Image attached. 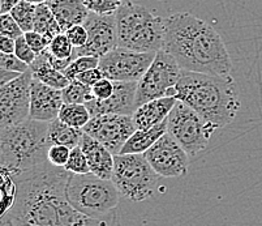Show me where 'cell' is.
Instances as JSON below:
<instances>
[{"label": "cell", "instance_id": "d4e9b609", "mask_svg": "<svg viewBox=\"0 0 262 226\" xmlns=\"http://www.w3.org/2000/svg\"><path fill=\"white\" fill-rule=\"evenodd\" d=\"M58 119L66 125L75 128H82L88 125L92 116H90L89 110L86 105H73V104H64L60 109Z\"/></svg>", "mask_w": 262, "mask_h": 226}, {"label": "cell", "instance_id": "7402d4cb", "mask_svg": "<svg viewBox=\"0 0 262 226\" xmlns=\"http://www.w3.org/2000/svg\"><path fill=\"white\" fill-rule=\"evenodd\" d=\"M82 134H84L82 130L71 127L58 118L49 123V130H47V136L51 145H64L70 149L80 144Z\"/></svg>", "mask_w": 262, "mask_h": 226}, {"label": "cell", "instance_id": "8fae6325", "mask_svg": "<svg viewBox=\"0 0 262 226\" xmlns=\"http://www.w3.org/2000/svg\"><path fill=\"white\" fill-rule=\"evenodd\" d=\"M32 80V72L28 70L0 87V128L6 130L29 119Z\"/></svg>", "mask_w": 262, "mask_h": 226}, {"label": "cell", "instance_id": "b9f144b4", "mask_svg": "<svg viewBox=\"0 0 262 226\" xmlns=\"http://www.w3.org/2000/svg\"><path fill=\"white\" fill-rule=\"evenodd\" d=\"M21 73L17 72H11V71H7L4 68L0 67V87H3V85L8 84L9 81L12 80H15L16 77H18Z\"/></svg>", "mask_w": 262, "mask_h": 226}, {"label": "cell", "instance_id": "603a6c76", "mask_svg": "<svg viewBox=\"0 0 262 226\" xmlns=\"http://www.w3.org/2000/svg\"><path fill=\"white\" fill-rule=\"evenodd\" d=\"M33 30L39 33V34L45 35L49 41H51L52 38L63 33L60 25L58 24L56 18L54 17L52 12L50 11L46 3L37 6Z\"/></svg>", "mask_w": 262, "mask_h": 226}, {"label": "cell", "instance_id": "ab89813d", "mask_svg": "<svg viewBox=\"0 0 262 226\" xmlns=\"http://www.w3.org/2000/svg\"><path fill=\"white\" fill-rule=\"evenodd\" d=\"M47 56H49V61H50V64H51V67L54 68V70L59 71V72H64L67 68L70 67V64L72 63L76 58H77V56H76V54H75V56H72V58H70V59L55 58V56H52L51 54H50L49 50H47Z\"/></svg>", "mask_w": 262, "mask_h": 226}, {"label": "cell", "instance_id": "7a4b0ae2", "mask_svg": "<svg viewBox=\"0 0 262 226\" xmlns=\"http://www.w3.org/2000/svg\"><path fill=\"white\" fill-rule=\"evenodd\" d=\"M166 52L184 71L227 76L232 70L230 54L222 37L210 24L189 12L164 18Z\"/></svg>", "mask_w": 262, "mask_h": 226}, {"label": "cell", "instance_id": "30bf717a", "mask_svg": "<svg viewBox=\"0 0 262 226\" xmlns=\"http://www.w3.org/2000/svg\"><path fill=\"white\" fill-rule=\"evenodd\" d=\"M156 58V52L133 51L116 47L99 59V70L103 77L121 83H139L150 64Z\"/></svg>", "mask_w": 262, "mask_h": 226}, {"label": "cell", "instance_id": "44dd1931", "mask_svg": "<svg viewBox=\"0 0 262 226\" xmlns=\"http://www.w3.org/2000/svg\"><path fill=\"white\" fill-rule=\"evenodd\" d=\"M29 71L32 72L33 78L54 89L63 90L71 83L63 72H59L51 67L49 56H47V50L39 54L37 59L30 64Z\"/></svg>", "mask_w": 262, "mask_h": 226}, {"label": "cell", "instance_id": "6da1fadb", "mask_svg": "<svg viewBox=\"0 0 262 226\" xmlns=\"http://www.w3.org/2000/svg\"><path fill=\"white\" fill-rule=\"evenodd\" d=\"M70 175L50 162L13 175L15 204L0 226H115L116 221L93 220L71 206L66 195Z\"/></svg>", "mask_w": 262, "mask_h": 226}, {"label": "cell", "instance_id": "60d3db41", "mask_svg": "<svg viewBox=\"0 0 262 226\" xmlns=\"http://www.w3.org/2000/svg\"><path fill=\"white\" fill-rule=\"evenodd\" d=\"M15 46L16 39L6 37V35H0V51L6 52V54H15Z\"/></svg>", "mask_w": 262, "mask_h": 226}, {"label": "cell", "instance_id": "ac0fdd59", "mask_svg": "<svg viewBox=\"0 0 262 226\" xmlns=\"http://www.w3.org/2000/svg\"><path fill=\"white\" fill-rule=\"evenodd\" d=\"M176 102L178 99L175 97H163L139 106L132 115L136 130H145L161 125L168 118Z\"/></svg>", "mask_w": 262, "mask_h": 226}, {"label": "cell", "instance_id": "e0dca14e", "mask_svg": "<svg viewBox=\"0 0 262 226\" xmlns=\"http://www.w3.org/2000/svg\"><path fill=\"white\" fill-rule=\"evenodd\" d=\"M80 148L82 149L86 156L88 163H89L90 173L101 179L111 180L114 173V154L108 149L102 145L101 142L93 139L92 136L84 132L80 140Z\"/></svg>", "mask_w": 262, "mask_h": 226}, {"label": "cell", "instance_id": "f546056e", "mask_svg": "<svg viewBox=\"0 0 262 226\" xmlns=\"http://www.w3.org/2000/svg\"><path fill=\"white\" fill-rule=\"evenodd\" d=\"M64 169L71 174H89V163H88L86 156L84 154L82 149L80 148V145L71 149L70 158H68V162L64 166Z\"/></svg>", "mask_w": 262, "mask_h": 226}, {"label": "cell", "instance_id": "277c9868", "mask_svg": "<svg viewBox=\"0 0 262 226\" xmlns=\"http://www.w3.org/2000/svg\"><path fill=\"white\" fill-rule=\"evenodd\" d=\"M49 123L28 119L0 135V166L17 175L49 162Z\"/></svg>", "mask_w": 262, "mask_h": 226}, {"label": "cell", "instance_id": "e575fe53", "mask_svg": "<svg viewBox=\"0 0 262 226\" xmlns=\"http://www.w3.org/2000/svg\"><path fill=\"white\" fill-rule=\"evenodd\" d=\"M15 55L20 59L21 61H24L25 64L30 66L33 61L37 59V54L30 49V46L28 45L25 39V35H21L16 39V46H15Z\"/></svg>", "mask_w": 262, "mask_h": 226}, {"label": "cell", "instance_id": "ee69618b", "mask_svg": "<svg viewBox=\"0 0 262 226\" xmlns=\"http://www.w3.org/2000/svg\"><path fill=\"white\" fill-rule=\"evenodd\" d=\"M26 2H29V3L34 4V6H39V4H45L47 0H26Z\"/></svg>", "mask_w": 262, "mask_h": 226}, {"label": "cell", "instance_id": "484cf974", "mask_svg": "<svg viewBox=\"0 0 262 226\" xmlns=\"http://www.w3.org/2000/svg\"><path fill=\"white\" fill-rule=\"evenodd\" d=\"M61 94H63L64 104L85 105L94 98L92 93V88L82 84L78 80L71 81L68 87H66L61 90Z\"/></svg>", "mask_w": 262, "mask_h": 226}, {"label": "cell", "instance_id": "7c38bea8", "mask_svg": "<svg viewBox=\"0 0 262 226\" xmlns=\"http://www.w3.org/2000/svg\"><path fill=\"white\" fill-rule=\"evenodd\" d=\"M82 131L115 156L120 153L124 144L135 134L136 127L132 116L106 114L90 119Z\"/></svg>", "mask_w": 262, "mask_h": 226}, {"label": "cell", "instance_id": "836d02e7", "mask_svg": "<svg viewBox=\"0 0 262 226\" xmlns=\"http://www.w3.org/2000/svg\"><path fill=\"white\" fill-rule=\"evenodd\" d=\"M0 67L17 73H25L29 70V66L21 61L15 54H6L2 51H0Z\"/></svg>", "mask_w": 262, "mask_h": 226}, {"label": "cell", "instance_id": "3957f363", "mask_svg": "<svg viewBox=\"0 0 262 226\" xmlns=\"http://www.w3.org/2000/svg\"><path fill=\"white\" fill-rule=\"evenodd\" d=\"M175 98L196 111L215 130L232 122L240 106L239 89L231 75L218 76L182 70Z\"/></svg>", "mask_w": 262, "mask_h": 226}, {"label": "cell", "instance_id": "2e32d148", "mask_svg": "<svg viewBox=\"0 0 262 226\" xmlns=\"http://www.w3.org/2000/svg\"><path fill=\"white\" fill-rule=\"evenodd\" d=\"M64 105L61 90L42 84L33 78L30 85L29 119L50 123L56 119Z\"/></svg>", "mask_w": 262, "mask_h": 226}, {"label": "cell", "instance_id": "74e56055", "mask_svg": "<svg viewBox=\"0 0 262 226\" xmlns=\"http://www.w3.org/2000/svg\"><path fill=\"white\" fill-rule=\"evenodd\" d=\"M24 35H25V39L26 42H28V45L30 46V49H32L37 55H39V54H42V52L46 51V50L49 49L50 41L45 37V35L39 34V33L34 32V30L24 33Z\"/></svg>", "mask_w": 262, "mask_h": 226}, {"label": "cell", "instance_id": "d590c367", "mask_svg": "<svg viewBox=\"0 0 262 226\" xmlns=\"http://www.w3.org/2000/svg\"><path fill=\"white\" fill-rule=\"evenodd\" d=\"M114 87H115V83H114L113 80H108V78L106 77L101 78L99 81H97L92 87L93 97H94L95 99H99V101L108 99L110 97L113 96Z\"/></svg>", "mask_w": 262, "mask_h": 226}, {"label": "cell", "instance_id": "f1b7e54d", "mask_svg": "<svg viewBox=\"0 0 262 226\" xmlns=\"http://www.w3.org/2000/svg\"><path fill=\"white\" fill-rule=\"evenodd\" d=\"M47 50L52 56L59 59H70L75 56V47L72 46L66 33H61L52 38Z\"/></svg>", "mask_w": 262, "mask_h": 226}, {"label": "cell", "instance_id": "f35d334b", "mask_svg": "<svg viewBox=\"0 0 262 226\" xmlns=\"http://www.w3.org/2000/svg\"><path fill=\"white\" fill-rule=\"evenodd\" d=\"M101 78H103V75H102L101 70H99V68H95V70H89L86 71V72L80 73L75 80H78V81L82 83V84L92 88L93 85H94L97 81H99Z\"/></svg>", "mask_w": 262, "mask_h": 226}, {"label": "cell", "instance_id": "7bdbcfd3", "mask_svg": "<svg viewBox=\"0 0 262 226\" xmlns=\"http://www.w3.org/2000/svg\"><path fill=\"white\" fill-rule=\"evenodd\" d=\"M23 0H2V15L11 13V11Z\"/></svg>", "mask_w": 262, "mask_h": 226}, {"label": "cell", "instance_id": "ba28073f", "mask_svg": "<svg viewBox=\"0 0 262 226\" xmlns=\"http://www.w3.org/2000/svg\"><path fill=\"white\" fill-rule=\"evenodd\" d=\"M215 131L213 126L182 101L176 102L167 118V132L188 156H197L204 151Z\"/></svg>", "mask_w": 262, "mask_h": 226}, {"label": "cell", "instance_id": "8992f818", "mask_svg": "<svg viewBox=\"0 0 262 226\" xmlns=\"http://www.w3.org/2000/svg\"><path fill=\"white\" fill-rule=\"evenodd\" d=\"M71 206L93 220L116 221L119 191L113 180L101 179L94 174H71L66 187Z\"/></svg>", "mask_w": 262, "mask_h": 226}, {"label": "cell", "instance_id": "8d00e7d4", "mask_svg": "<svg viewBox=\"0 0 262 226\" xmlns=\"http://www.w3.org/2000/svg\"><path fill=\"white\" fill-rule=\"evenodd\" d=\"M64 33H66V35L71 41L72 46L75 47V50L82 49L86 45L88 32L84 25H75L72 28H70L68 30H66Z\"/></svg>", "mask_w": 262, "mask_h": 226}, {"label": "cell", "instance_id": "5b68a950", "mask_svg": "<svg viewBox=\"0 0 262 226\" xmlns=\"http://www.w3.org/2000/svg\"><path fill=\"white\" fill-rule=\"evenodd\" d=\"M118 46L140 52H157L164 41V20L141 4L124 0L115 13Z\"/></svg>", "mask_w": 262, "mask_h": 226}, {"label": "cell", "instance_id": "9a60e30c", "mask_svg": "<svg viewBox=\"0 0 262 226\" xmlns=\"http://www.w3.org/2000/svg\"><path fill=\"white\" fill-rule=\"evenodd\" d=\"M113 96L108 99L99 101L93 98L86 105L90 116L95 118L106 114H116V115L132 116L137 109L136 104V93H137V83H121L114 81Z\"/></svg>", "mask_w": 262, "mask_h": 226}, {"label": "cell", "instance_id": "4316f807", "mask_svg": "<svg viewBox=\"0 0 262 226\" xmlns=\"http://www.w3.org/2000/svg\"><path fill=\"white\" fill-rule=\"evenodd\" d=\"M37 6L23 0L11 11V16L16 20L24 33L32 32L34 26V17Z\"/></svg>", "mask_w": 262, "mask_h": 226}, {"label": "cell", "instance_id": "5bb4252c", "mask_svg": "<svg viewBox=\"0 0 262 226\" xmlns=\"http://www.w3.org/2000/svg\"><path fill=\"white\" fill-rule=\"evenodd\" d=\"M88 32V42L82 49L75 50L76 56H95L101 59L118 47L115 15H97L90 12L82 24Z\"/></svg>", "mask_w": 262, "mask_h": 226}, {"label": "cell", "instance_id": "d6986e66", "mask_svg": "<svg viewBox=\"0 0 262 226\" xmlns=\"http://www.w3.org/2000/svg\"><path fill=\"white\" fill-rule=\"evenodd\" d=\"M46 4L63 33L75 25H82L90 13L84 0H47Z\"/></svg>", "mask_w": 262, "mask_h": 226}, {"label": "cell", "instance_id": "f6af8a7d", "mask_svg": "<svg viewBox=\"0 0 262 226\" xmlns=\"http://www.w3.org/2000/svg\"><path fill=\"white\" fill-rule=\"evenodd\" d=\"M0 15H2V0H0Z\"/></svg>", "mask_w": 262, "mask_h": 226}, {"label": "cell", "instance_id": "1f68e13d", "mask_svg": "<svg viewBox=\"0 0 262 226\" xmlns=\"http://www.w3.org/2000/svg\"><path fill=\"white\" fill-rule=\"evenodd\" d=\"M71 149L64 145H51L47 152V161L52 166L56 168H64L70 158Z\"/></svg>", "mask_w": 262, "mask_h": 226}, {"label": "cell", "instance_id": "4dcf8cb0", "mask_svg": "<svg viewBox=\"0 0 262 226\" xmlns=\"http://www.w3.org/2000/svg\"><path fill=\"white\" fill-rule=\"evenodd\" d=\"M85 6L92 13L97 15H115L124 0H84Z\"/></svg>", "mask_w": 262, "mask_h": 226}, {"label": "cell", "instance_id": "83f0119b", "mask_svg": "<svg viewBox=\"0 0 262 226\" xmlns=\"http://www.w3.org/2000/svg\"><path fill=\"white\" fill-rule=\"evenodd\" d=\"M99 67V58L95 56H77L72 63L70 64V67L64 71V75L70 81H73L80 73L86 72L89 70H95Z\"/></svg>", "mask_w": 262, "mask_h": 226}, {"label": "cell", "instance_id": "52a82bcc", "mask_svg": "<svg viewBox=\"0 0 262 226\" xmlns=\"http://www.w3.org/2000/svg\"><path fill=\"white\" fill-rule=\"evenodd\" d=\"M113 183L120 196L144 201L156 192L158 177L144 154H115Z\"/></svg>", "mask_w": 262, "mask_h": 226}, {"label": "cell", "instance_id": "cb8c5ba5", "mask_svg": "<svg viewBox=\"0 0 262 226\" xmlns=\"http://www.w3.org/2000/svg\"><path fill=\"white\" fill-rule=\"evenodd\" d=\"M16 199V182L12 173L0 166V220L13 207Z\"/></svg>", "mask_w": 262, "mask_h": 226}, {"label": "cell", "instance_id": "9c48e42d", "mask_svg": "<svg viewBox=\"0 0 262 226\" xmlns=\"http://www.w3.org/2000/svg\"><path fill=\"white\" fill-rule=\"evenodd\" d=\"M180 75L182 68L179 67L175 59L164 50L157 51L153 63L137 83V108L153 99L175 97V87Z\"/></svg>", "mask_w": 262, "mask_h": 226}, {"label": "cell", "instance_id": "d6a6232c", "mask_svg": "<svg viewBox=\"0 0 262 226\" xmlns=\"http://www.w3.org/2000/svg\"><path fill=\"white\" fill-rule=\"evenodd\" d=\"M0 35L17 39L18 37L24 35V32L16 23V20L11 16V13L0 15Z\"/></svg>", "mask_w": 262, "mask_h": 226}, {"label": "cell", "instance_id": "ffe728a7", "mask_svg": "<svg viewBox=\"0 0 262 226\" xmlns=\"http://www.w3.org/2000/svg\"><path fill=\"white\" fill-rule=\"evenodd\" d=\"M167 134V119L161 125L145 130H136L135 134L124 144L119 154H144L149 151L163 135Z\"/></svg>", "mask_w": 262, "mask_h": 226}, {"label": "cell", "instance_id": "4fadbf2b", "mask_svg": "<svg viewBox=\"0 0 262 226\" xmlns=\"http://www.w3.org/2000/svg\"><path fill=\"white\" fill-rule=\"evenodd\" d=\"M159 177H184L189 168V156L170 134H166L144 153Z\"/></svg>", "mask_w": 262, "mask_h": 226}]
</instances>
